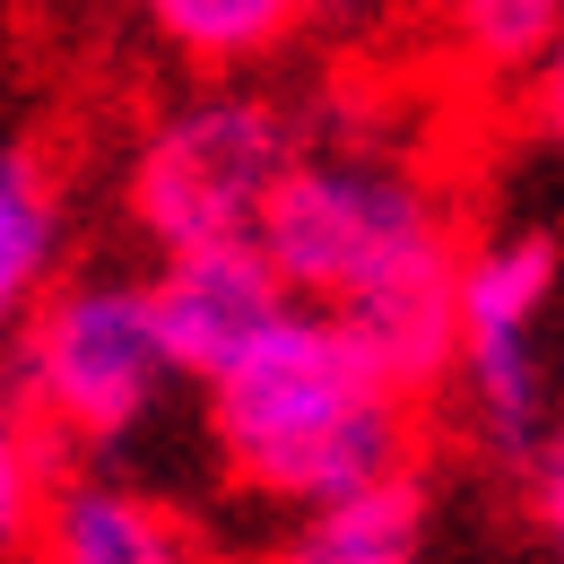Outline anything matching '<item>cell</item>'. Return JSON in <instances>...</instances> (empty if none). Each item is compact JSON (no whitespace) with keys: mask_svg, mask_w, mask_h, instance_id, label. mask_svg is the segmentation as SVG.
<instances>
[{"mask_svg":"<svg viewBox=\"0 0 564 564\" xmlns=\"http://www.w3.org/2000/svg\"><path fill=\"white\" fill-rule=\"evenodd\" d=\"M209 434L235 487L295 512H330L417 469V409L391 400L322 313H295L261 356L209 382Z\"/></svg>","mask_w":564,"mask_h":564,"instance_id":"1","label":"cell"},{"mask_svg":"<svg viewBox=\"0 0 564 564\" xmlns=\"http://www.w3.org/2000/svg\"><path fill=\"white\" fill-rule=\"evenodd\" d=\"M261 252L295 286L304 313H330L365 286L400 279V270L452 261L460 235H452L443 183L417 156L348 140V148H304L295 156V174L279 183V200L261 217Z\"/></svg>","mask_w":564,"mask_h":564,"instance_id":"2","label":"cell"},{"mask_svg":"<svg viewBox=\"0 0 564 564\" xmlns=\"http://www.w3.org/2000/svg\"><path fill=\"white\" fill-rule=\"evenodd\" d=\"M295 156H304V131L279 96L261 87L183 96L174 113L148 122L131 156V217L148 243H165V261L209 243H261V217L295 174Z\"/></svg>","mask_w":564,"mask_h":564,"instance_id":"3","label":"cell"},{"mask_svg":"<svg viewBox=\"0 0 564 564\" xmlns=\"http://www.w3.org/2000/svg\"><path fill=\"white\" fill-rule=\"evenodd\" d=\"M174 356L156 339L148 313V279H78L62 295H44L18 330V382L9 400L44 434L70 443H122L131 425H148L174 391Z\"/></svg>","mask_w":564,"mask_h":564,"instance_id":"4","label":"cell"},{"mask_svg":"<svg viewBox=\"0 0 564 564\" xmlns=\"http://www.w3.org/2000/svg\"><path fill=\"white\" fill-rule=\"evenodd\" d=\"M547 295H556V235L512 226V235H487V243H460V279H452L460 365H452V382L469 391L478 434L521 469L547 434V391H539V348H530Z\"/></svg>","mask_w":564,"mask_h":564,"instance_id":"5","label":"cell"},{"mask_svg":"<svg viewBox=\"0 0 564 564\" xmlns=\"http://www.w3.org/2000/svg\"><path fill=\"white\" fill-rule=\"evenodd\" d=\"M148 313H156V339H165L183 382H226L243 356L270 348L304 304L270 270L261 243H209V252H174L148 279Z\"/></svg>","mask_w":564,"mask_h":564,"instance_id":"6","label":"cell"},{"mask_svg":"<svg viewBox=\"0 0 564 564\" xmlns=\"http://www.w3.org/2000/svg\"><path fill=\"white\" fill-rule=\"evenodd\" d=\"M452 279H460V252L365 286V295H348V304H330L322 322L365 356V373H373L391 400L417 409L425 391H443L452 365H460V304H452Z\"/></svg>","mask_w":564,"mask_h":564,"instance_id":"7","label":"cell"},{"mask_svg":"<svg viewBox=\"0 0 564 564\" xmlns=\"http://www.w3.org/2000/svg\"><path fill=\"white\" fill-rule=\"evenodd\" d=\"M26 564H209V556L156 495L122 487V478H62L35 521Z\"/></svg>","mask_w":564,"mask_h":564,"instance_id":"8","label":"cell"},{"mask_svg":"<svg viewBox=\"0 0 564 564\" xmlns=\"http://www.w3.org/2000/svg\"><path fill=\"white\" fill-rule=\"evenodd\" d=\"M425 547V478H382L330 512H304L270 564H417Z\"/></svg>","mask_w":564,"mask_h":564,"instance_id":"9","label":"cell"},{"mask_svg":"<svg viewBox=\"0 0 564 564\" xmlns=\"http://www.w3.org/2000/svg\"><path fill=\"white\" fill-rule=\"evenodd\" d=\"M53 252H62V200L44 165L26 148H0V339L26 330L35 295L53 279Z\"/></svg>","mask_w":564,"mask_h":564,"instance_id":"10","label":"cell"},{"mask_svg":"<svg viewBox=\"0 0 564 564\" xmlns=\"http://www.w3.org/2000/svg\"><path fill=\"white\" fill-rule=\"evenodd\" d=\"M148 26H156L183 62L226 70V62H252V53L286 44L295 9H286V0H156V9H148Z\"/></svg>","mask_w":564,"mask_h":564,"instance_id":"11","label":"cell"},{"mask_svg":"<svg viewBox=\"0 0 564 564\" xmlns=\"http://www.w3.org/2000/svg\"><path fill=\"white\" fill-rule=\"evenodd\" d=\"M53 487H62V478H53V434L0 391V564H26Z\"/></svg>","mask_w":564,"mask_h":564,"instance_id":"12","label":"cell"},{"mask_svg":"<svg viewBox=\"0 0 564 564\" xmlns=\"http://www.w3.org/2000/svg\"><path fill=\"white\" fill-rule=\"evenodd\" d=\"M564 35V9L556 0H478V9H452V44L460 62L478 70H539V53Z\"/></svg>","mask_w":564,"mask_h":564,"instance_id":"13","label":"cell"},{"mask_svg":"<svg viewBox=\"0 0 564 564\" xmlns=\"http://www.w3.org/2000/svg\"><path fill=\"white\" fill-rule=\"evenodd\" d=\"M530 512H539V530L556 539L564 556V417L539 434V452H530Z\"/></svg>","mask_w":564,"mask_h":564,"instance_id":"14","label":"cell"},{"mask_svg":"<svg viewBox=\"0 0 564 564\" xmlns=\"http://www.w3.org/2000/svg\"><path fill=\"white\" fill-rule=\"evenodd\" d=\"M521 105H530V122H539V131H556V140H564V35L539 53V70L521 78Z\"/></svg>","mask_w":564,"mask_h":564,"instance_id":"15","label":"cell"}]
</instances>
